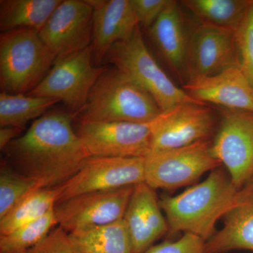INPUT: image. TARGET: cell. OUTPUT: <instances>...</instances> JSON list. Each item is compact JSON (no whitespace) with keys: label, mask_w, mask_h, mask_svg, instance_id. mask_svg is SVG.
Returning a JSON list of instances; mask_svg holds the SVG:
<instances>
[{"label":"cell","mask_w":253,"mask_h":253,"mask_svg":"<svg viewBox=\"0 0 253 253\" xmlns=\"http://www.w3.org/2000/svg\"><path fill=\"white\" fill-rule=\"evenodd\" d=\"M68 234L76 253H132L123 219Z\"/></svg>","instance_id":"21"},{"label":"cell","mask_w":253,"mask_h":253,"mask_svg":"<svg viewBox=\"0 0 253 253\" xmlns=\"http://www.w3.org/2000/svg\"><path fill=\"white\" fill-rule=\"evenodd\" d=\"M212 152L238 189L253 178V113L227 109L212 142Z\"/></svg>","instance_id":"10"},{"label":"cell","mask_w":253,"mask_h":253,"mask_svg":"<svg viewBox=\"0 0 253 253\" xmlns=\"http://www.w3.org/2000/svg\"><path fill=\"white\" fill-rule=\"evenodd\" d=\"M58 224L54 208L42 217L0 235V253H23L44 239Z\"/></svg>","instance_id":"25"},{"label":"cell","mask_w":253,"mask_h":253,"mask_svg":"<svg viewBox=\"0 0 253 253\" xmlns=\"http://www.w3.org/2000/svg\"><path fill=\"white\" fill-rule=\"evenodd\" d=\"M240 68L253 85V2L234 30Z\"/></svg>","instance_id":"27"},{"label":"cell","mask_w":253,"mask_h":253,"mask_svg":"<svg viewBox=\"0 0 253 253\" xmlns=\"http://www.w3.org/2000/svg\"><path fill=\"white\" fill-rule=\"evenodd\" d=\"M73 120L68 111L46 112L3 150L4 162L36 181L39 189L62 185L90 157L76 134Z\"/></svg>","instance_id":"1"},{"label":"cell","mask_w":253,"mask_h":253,"mask_svg":"<svg viewBox=\"0 0 253 253\" xmlns=\"http://www.w3.org/2000/svg\"><path fill=\"white\" fill-rule=\"evenodd\" d=\"M38 189L36 181L16 172L3 161L0 168V219Z\"/></svg>","instance_id":"26"},{"label":"cell","mask_w":253,"mask_h":253,"mask_svg":"<svg viewBox=\"0 0 253 253\" xmlns=\"http://www.w3.org/2000/svg\"><path fill=\"white\" fill-rule=\"evenodd\" d=\"M134 186L87 193L56 204L58 224L71 234L122 219Z\"/></svg>","instance_id":"11"},{"label":"cell","mask_w":253,"mask_h":253,"mask_svg":"<svg viewBox=\"0 0 253 253\" xmlns=\"http://www.w3.org/2000/svg\"><path fill=\"white\" fill-rule=\"evenodd\" d=\"M22 129L12 126H3L0 128V149L3 151L6 146L18 137Z\"/></svg>","instance_id":"31"},{"label":"cell","mask_w":253,"mask_h":253,"mask_svg":"<svg viewBox=\"0 0 253 253\" xmlns=\"http://www.w3.org/2000/svg\"><path fill=\"white\" fill-rule=\"evenodd\" d=\"M56 59L38 32L19 29L1 33V90L13 94H28L45 78Z\"/></svg>","instance_id":"4"},{"label":"cell","mask_w":253,"mask_h":253,"mask_svg":"<svg viewBox=\"0 0 253 253\" xmlns=\"http://www.w3.org/2000/svg\"><path fill=\"white\" fill-rule=\"evenodd\" d=\"M104 59L149 92L163 112L186 103L204 104L169 79L148 49L139 26L129 40L116 42Z\"/></svg>","instance_id":"5"},{"label":"cell","mask_w":253,"mask_h":253,"mask_svg":"<svg viewBox=\"0 0 253 253\" xmlns=\"http://www.w3.org/2000/svg\"><path fill=\"white\" fill-rule=\"evenodd\" d=\"M60 102L57 99L1 91L0 94V126L23 129L30 121L38 119Z\"/></svg>","instance_id":"22"},{"label":"cell","mask_w":253,"mask_h":253,"mask_svg":"<svg viewBox=\"0 0 253 253\" xmlns=\"http://www.w3.org/2000/svg\"><path fill=\"white\" fill-rule=\"evenodd\" d=\"M92 7L82 0H63L38 33L56 59L86 49L92 38Z\"/></svg>","instance_id":"12"},{"label":"cell","mask_w":253,"mask_h":253,"mask_svg":"<svg viewBox=\"0 0 253 253\" xmlns=\"http://www.w3.org/2000/svg\"><path fill=\"white\" fill-rule=\"evenodd\" d=\"M62 0H1L0 31L28 29L39 33Z\"/></svg>","instance_id":"20"},{"label":"cell","mask_w":253,"mask_h":253,"mask_svg":"<svg viewBox=\"0 0 253 253\" xmlns=\"http://www.w3.org/2000/svg\"><path fill=\"white\" fill-rule=\"evenodd\" d=\"M152 127L151 152L177 149L210 139L214 118L206 105L186 103L162 112Z\"/></svg>","instance_id":"13"},{"label":"cell","mask_w":253,"mask_h":253,"mask_svg":"<svg viewBox=\"0 0 253 253\" xmlns=\"http://www.w3.org/2000/svg\"><path fill=\"white\" fill-rule=\"evenodd\" d=\"M206 241L199 236L184 234L176 241H166L153 246L145 253H205Z\"/></svg>","instance_id":"29"},{"label":"cell","mask_w":253,"mask_h":253,"mask_svg":"<svg viewBox=\"0 0 253 253\" xmlns=\"http://www.w3.org/2000/svg\"><path fill=\"white\" fill-rule=\"evenodd\" d=\"M182 88L203 104L253 113V85L239 66L211 77L191 80Z\"/></svg>","instance_id":"15"},{"label":"cell","mask_w":253,"mask_h":253,"mask_svg":"<svg viewBox=\"0 0 253 253\" xmlns=\"http://www.w3.org/2000/svg\"><path fill=\"white\" fill-rule=\"evenodd\" d=\"M172 0H130L139 25L149 28L170 4Z\"/></svg>","instance_id":"30"},{"label":"cell","mask_w":253,"mask_h":253,"mask_svg":"<svg viewBox=\"0 0 253 253\" xmlns=\"http://www.w3.org/2000/svg\"><path fill=\"white\" fill-rule=\"evenodd\" d=\"M181 2L202 23L234 31L253 0H186Z\"/></svg>","instance_id":"24"},{"label":"cell","mask_w":253,"mask_h":253,"mask_svg":"<svg viewBox=\"0 0 253 253\" xmlns=\"http://www.w3.org/2000/svg\"><path fill=\"white\" fill-rule=\"evenodd\" d=\"M222 165L212 152V141L204 140L169 150L152 151L145 158V181L154 190L172 191L192 184Z\"/></svg>","instance_id":"6"},{"label":"cell","mask_w":253,"mask_h":253,"mask_svg":"<svg viewBox=\"0 0 253 253\" xmlns=\"http://www.w3.org/2000/svg\"><path fill=\"white\" fill-rule=\"evenodd\" d=\"M239 190L221 166L181 194L162 196L159 205L166 214L168 233L191 234L206 242L215 234L216 223L230 209Z\"/></svg>","instance_id":"2"},{"label":"cell","mask_w":253,"mask_h":253,"mask_svg":"<svg viewBox=\"0 0 253 253\" xmlns=\"http://www.w3.org/2000/svg\"><path fill=\"white\" fill-rule=\"evenodd\" d=\"M147 29L151 41L169 67L180 77L187 74L189 36L176 1H171Z\"/></svg>","instance_id":"19"},{"label":"cell","mask_w":253,"mask_h":253,"mask_svg":"<svg viewBox=\"0 0 253 253\" xmlns=\"http://www.w3.org/2000/svg\"><path fill=\"white\" fill-rule=\"evenodd\" d=\"M93 10L91 48L101 63L116 42L129 40L139 26L130 0H86Z\"/></svg>","instance_id":"16"},{"label":"cell","mask_w":253,"mask_h":253,"mask_svg":"<svg viewBox=\"0 0 253 253\" xmlns=\"http://www.w3.org/2000/svg\"><path fill=\"white\" fill-rule=\"evenodd\" d=\"M239 66L234 31L201 23L189 37V81L211 77Z\"/></svg>","instance_id":"14"},{"label":"cell","mask_w":253,"mask_h":253,"mask_svg":"<svg viewBox=\"0 0 253 253\" xmlns=\"http://www.w3.org/2000/svg\"><path fill=\"white\" fill-rule=\"evenodd\" d=\"M75 128L89 156L146 158L152 150V122H78Z\"/></svg>","instance_id":"8"},{"label":"cell","mask_w":253,"mask_h":253,"mask_svg":"<svg viewBox=\"0 0 253 253\" xmlns=\"http://www.w3.org/2000/svg\"><path fill=\"white\" fill-rule=\"evenodd\" d=\"M224 219V226L205 244V253L253 251V178L236 195Z\"/></svg>","instance_id":"18"},{"label":"cell","mask_w":253,"mask_h":253,"mask_svg":"<svg viewBox=\"0 0 253 253\" xmlns=\"http://www.w3.org/2000/svg\"><path fill=\"white\" fill-rule=\"evenodd\" d=\"M60 193L59 186L38 189L26 196L4 217L0 219V235L37 220L54 209Z\"/></svg>","instance_id":"23"},{"label":"cell","mask_w":253,"mask_h":253,"mask_svg":"<svg viewBox=\"0 0 253 253\" xmlns=\"http://www.w3.org/2000/svg\"><path fill=\"white\" fill-rule=\"evenodd\" d=\"M162 112L149 92L118 68L107 67L74 120L78 122L149 123Z\"/></svg>","instance_id":"3"},{"label":"cell","mask_w":253,"mask_h":253,"mask_svg":"<svg viewBox=\"0 0 253 253\" xmlns=\"http://www.w3.org/2000/svg\"><path fill=\"white\" fill-rule=\"evenodd\" d=\"M92 58L90 45L56 59L45 78L27 94L63 101L75 117L85 106L91 89L107 68L94 66Z\"/></svg>","instance_id":"7"},{"label":"cell","mask_w":253,"mask_h":253,"mask_svg":"<svg viewBox=\"0 0 253 253\" xmlns=\"http://www.w3.org/2000/svg\"><path fill=\"white\" fill-rule=\"evenodd\" d=\"M144 181L145 158L90 156L74 176L59 186L56 204L79 195L136 186Z\"/></svg>","instance_id":"9"},{"label":"cell","mask_w":253,"mask_h":253,"mask_svg":"<svg viewBox=\"0 0 253 253\" xmlns=\"http://www.w3.org/2000/svg\"><path fill=\"white\" fill-rule=\"evenodd\" d=\"M132 253H145L168 232L155 190L143 182L134 186L124 217Z\"/></svg>","instance_id":"17"},{"label":"cell","mask_w":253,"mask_h":253,"mask_svg":"<svg viewBox=\"0 0 253 253\" xmlns=\"http://www.w3.org/2000/svg\"><path fill=\"white\" fill-rule=\"evenodd\" d=\"M23 253H76L69 234L61 226Z\"/></svg>","instance_id":"28"}]
</instances>
